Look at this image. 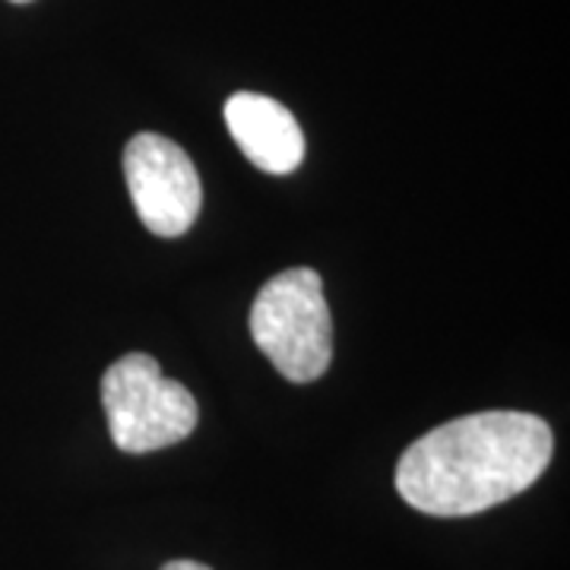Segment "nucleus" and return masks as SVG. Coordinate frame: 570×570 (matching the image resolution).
<instances>
[{
  "label": "nucleus",
  "instance_id": "6",
  "mask_svg": "<svg viewBox=\"0 0 570 570\" xmlns=\"http://www.w3.org/2000/svg\"><path fill=\"white\" fill-rule=\"evenodd\" d=\"M163 570H213L200 564V561H187V558H178V561H168Z\"/></svg>",
  "mask_w": 570,
  "mask_h": 570
},
{
  "label": "nucleus",
  "instance_id": "2",
  "mask_svg": "<svg viewBox=\"0 0 570 570\" xmlns=\"http://www.w3.org/2000/svg\"><path fill=\"white\" fill-rule=\"evenodd\" d=\"M250 336L292 384H311L333 362V317L314 269L276 273L250 307Z\"/></svg>",
  "mask_w": 570,
  "mask_h": 570
},
{
  "label": "nucleus",
  "instance_id": "3",
  "mask_svg": "<svg viewBox=\"0 0 570 570\" xmlns=\"http://www.w3.org/2000/svg\"><path fill=\"white\" fill-rule=\"evenodd\" d=\"M102 406L115 448L124 453H153L184 441L197 428L194 393L165 377L146 352H130L105 371Z\"/></svg>",
  "mask_w": 570,
  "mask_h": 570
},
{
  "label": "nucleus",
  "instance_id": "1",
  "mask_svg": "<svg viewBox=\"0 0 570 570\" xmlns=\"http://www.w3.org/2000/svg\"><path fill=\"white\" fill-rule=\"evenodd\" d=\"M551 428L532 412H475L431 428L396 463V491L431 517H472L523 494L551 463Z\"/></svg>",
  "mask_w": 570,
  "mask_h": 570
},
{
  "label": "nucleus",
  "instance_id": "5",
  "mask_svg": "<svg viewBox=\"0 0 570 570\" xmlns=\"http://www.w3.org/2000/svg\"><path fill=\"white\" fill-rule=\"evenodd\" d=\"M232 140L266 175H288L305 159V134L283 102L261 92H235L225 102Z\"/></svg>",
  "mask_w": 570,
  "mask_h": 570
},
{
  "label": "nucleus",
  "instance_id": "7",
  "mask_svg": "<svg viewBox=\"0 0 570 570\" xmlns=\"http://www.w3.org/2000/svg\"><path fill=\"white\" fill-rule=\"evenodd\" d=\"M10 3H29V0H10Z\"/></svg>",
  "mask_w": 570,
  "mask_h": 570
},
{
  "label": "nucleus",
  "instance_id": "4",
  "mask_svg": "<svg viewBox=\"0 0 570 570\" xmlns=\"http://www.w3.org/2000/svg\"><path fill=\"white\" fill-rule=\"evenodd\" d=\"M124 178L140 223L153 235L178 238L197 223L204 187L178 142L159 134H137L124 149Z\"/></svg>",
  "mask_w": 570,
  "mask_h": 570
}]
</instances>
